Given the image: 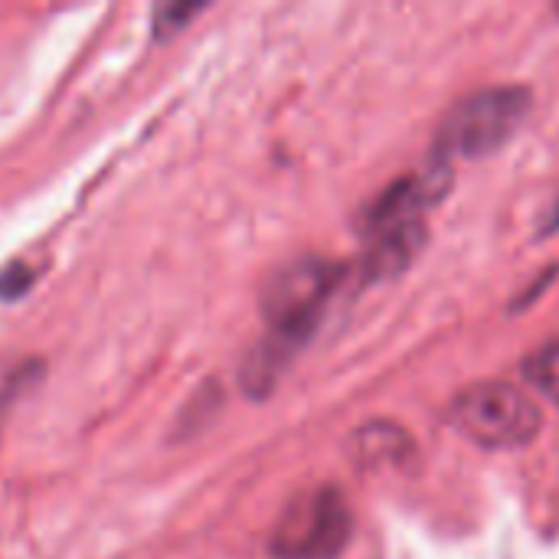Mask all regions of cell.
I'll list each match as a JSON object with an SVG mask.
<instances>
[{
    "label": "cell",
    "mask_w": 559,
    "mask_h": 559,
    "mask_svg": "<svg viewBox=\"0 0 559 559\" xmlns=\"http://www.w3.org/2000/svg\"><path fill=\"white\" fill-rule=\"evenodd\" d=\"M413 452V439L393 423H370L354 436V459L364 468L400 465Z\"/></svg>",
    "instance_id": "obj_5"
},
{
    "label": "cell",
    "mask_w": 559,
    "mask_h": 559,
    "mask_svg": "<svg viewBox=\"0 0 559 559\" xmlns=\"http://www.w3.org/2000/svg\"><path fill=\"white\" fill-rule=\"evenodd\" d=\"M452 426L481 449H521L540 432V409L511 383L465 386L452 403Z\"/></svg>",
    "instance_id": "obj_2"
},
{
    "label": "cell",
    "mask_w": 559,
    "mask_h": 559,
    "mask_svg": "<svg viewBox=\"0 0 559 559\" xmlns=\"http://www.w3.org/2000/svg\"><path fill=\"white\" fill-rule=\"evenodd\" d=\"M354 521L344 495L331 485L298 495L275 524V559H337L350 540Z\"/></svg>",
    "instance_id": "obj_4"
},
{
    "label": "cell",
    "mask_w": 559,
    "mask_h": 559,
    "mask_svg": "<svg viewBox=\"0 0 559 559\" xmlns=\"http://www.w3.org/2000/svg\"><path fill=\"white\" fill-rule=\"evenodd\" d=\"M344 269L324 259H298L282 265L262 288L265 344L252 350L242 370V386L262 396L275 386L288 357L314 334L331 292L337 288Z\"/></svg>",
    "instance_id": "obj_1"
},
{
    "label": "cell",
    "mask_w": 559,
    "mask_h": 559,
    "mask_svg": "<svg viewBox=\"0 0 559 559\" xmlns=\"http://www.w3.org/2000/svg\"><path fill=\"white\" fill-rule=\"evenodd\" d=\"M554 226H559V210H557V216H554V223H550V229H554Z\"/></svg>",
    "instance_id": "obj_9"
},
{
    "label": "cell",
    "mask_w": 559,
    "mask_h": 559,
    "mask_svg": "<svg viewBox=\"0 0 559 559\" xmlns=\"http://www.w3.org/2000/svg\"><path fill=\"white\" fill-rule=\"evenodd\" d=\"M524 373H527V380H531L550 403H557L559 406V341L540 347V350L527 360Z\"/></svg>",
    "instance_id": "obj_6"
},
{
    "label": "cell",
    "mask_w": 559,
    "mask_h": 559,
    "mask_svg": "<svg viewBox=\"0 0 559 559\" xmlns=\"http://www.w3.org/2000/svg\"><path fill=\"white\" fill-rule=\"evenodd\" d=\"M29 272L20 265V262H13V265H7L3 269V275H0V295L3 298H16V295H23L26 292V285H29Z\"/></svg>",
    "instance_id": "obj_8"
},
{
    "label": "cell",
    "mask_w": 559,
    "mask_h": 559,
    "mask_svg": "<svg viewBox=\"0 0 559 559\" xmlns=\"http://www.w3.org/2000/svg\"><path fill=\"white\" fill-rule=\"evenodd\" d=\"M531 108V92L498 85L459 102L442 124L436 157H488L511 141Z\"/></svg>",
    "instance_id": "obj_3"
},
{
    "label": "cell",
    "mask_w": 559,
    "mask_h": 559,
    "mask_svg": "<svg viewBox=\"0 0 559 559\" xmlns=\"http://www.w3.org/2000/svg\"><path fill=\"white\" fill-rule=\"evenodd\" d=\"M33 373H36V364H7V367H0V409L7 403H13L26 390V380Z\"/></svg>",
    "instance_id": "obj_7"
}]
</instances>
